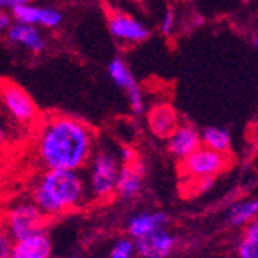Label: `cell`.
Here are the masks:
<instances>
[{
	"instance_id": "f546056e",
	"label": "cell",
	"mask_w": 258,
	"mask_h": 258,
	"mask_svg": "<svg viewBox=\"0 0 258 258\" xmlns=\"http://www.w3.org/2000/svg\"><path fill=\"white\" fill-rule=\"evenodd\" d=\"M70 258H82V256H79V255H72Z\"/></svg>"
},
{
	"instance_id": "7402d4cb",
	"label": "cell",
	"mask_w": 258,
	"mask_h": 258,
	"mask_svg": "<svg viewBox=\"0 0 258 258\" xmlns=\"http://www.w3.org/2000/svg\"><path fill=\"white\" fill-rule=\"evenodd\" d=\"M175 23H176L175 13L172 10H167L161 19V31L166 36H170L175 30Z\"/></svg>"
},
{
	"instance_id": "7c38bea8",
	"label": "cell",
	"mask_w": 258,
	"mask_h": 258,
	"mask_svg": "<svg viewBox=\"0 0 258 258\" xmlns=\"http://www.w3.org/2000/svg\"><path fill=\"white\" fill-rule=\"evenodd\" d=\"M201 146V135L192 124H179L167 138V150L176 159H184Z\"/></svg>"
},
{
	"instance_id": "83f0119b",
	"label": "cell",
	"mask_w": 258,
	"mask_h": 258,
	"mask_svg": "<svg viewBox=\"0 0 258 258\" xmlns=\"http://www.w3.org/2000/svg\"><path fill=\"white\" fill-rule=\"evenodd\" d=\"M246 233H252V235H258V217H256V218L249 224V227H247Z\"/></svg>"
},
{
	"instance_id": "6da1fadb",
	"label": "cell",
	"mask_w": 258,
	"mask_h": 258,
	"mask_svg": "<svg viewBox=\"0 0 258 258\" xmlns=\"http://www.w3.org/2000/svg\"><path fill=\"white\" fill-rule=\"evenodd\" d=\"M96 143L95 132L84 121L68 114H50L37 127L36 153L45 170L81 172Z\"/></svg>"
},
{
	"instance_id": "3957f363",
	"label": "cell",
	"mask_w": 258,
	"mask_h": 258,
	"mask_svg": "<svg viewBox=\"0 0 258 258\" xmlns=\"http://www.w3.org/2000/svg\"><path fill=\"white\" fill-rule=\"evenodd\" d=\"M121 159L108 147H101L96 143L90 161L87 162L85 189L87 198L93 201H104L114 195L116 182H118Z\"/></svg>"
},
{
	"instance_id": "ffe728a7",
	"label": "cell",
	"mask_w": 258,
	"mask_h": 258,
	"mask_svg": "<svg viewBox=\"0 0 258 258\" xmlns=\"http://www.w3.org/2000/svg\"><path fill=\"white\" fill-rule=\"evenodd\" d=\"M133 255H135V243L128 238H122L113 244L108 258H133Z\"/></svg>"
},
{
	"instance_id": "5b68a950",
	"label": "cell",
	"mask_w": 258,
	"mask_h": 258,
	"mask_svg": "<svg viewBox=\"0 0 258 258\" xmlns=\"http://www.w3.org/2000/svg\"><path fill=\"white\" fill-rule=\"evenodd\" d=\"M0 107L8 118L20 125L37 121V107L28 93L14 82H0Z\"/></svg>"
},
{
	"instance_id": "2e32d148",
	"label": "cell",
	"mask_w": 258,
	"mask_h": 258,
	"mask_svg": "<svg viewBox=\"0 0 258 258\" xmlns=\"http://www.w3.org/2000/svg\"><path fill=\"white\" fill-rule=\"evenodd\" d=\"M141 189H143V172L138 167V161L122 164L114 194L124 200H132L139 195Z\"/></svg>"
},
{
	"instance_id": "277c9868",
	"label": "cell",
	"mask_w": 258,
	"mask_h": 258,
	"mask_svg": "<svg viewBox=\"0 0 258 258\" xmlns=\"http://www.w3.org/2000/svg\"><path fill=\"white\" fill-rule=\"evenodd\" d=\"M232 164L229 153H220L200 146L194 153L179 161V173L184 179L215 178Z\"/></svg>"
},
{
	"instance_id": "30bf717a",
	"label": "cell",
	"mask_w": 258,
	"mask_h": 258,
	"mask_svg": "<svg viewBox=\"0 0 258 258\" xmlns=\"http://www.w3.org/2000/svg\"><path fill=\"white\" fill-rule=\"evenodd\" d=\"M135 252L141 258H167L176 244V237L166 227H161L149 235L136 238Z\"/></svg>"
},
{
	"instance_id": "ac0fdd59",
	"label": "cell",
	"mask_w": 258,
	"mask_h": 258,
	"mask_svg": "<svg viewBox=\"0 0 258 258\" xmlns=\"http://www.w3.org/2000/svg\"><path fill=\"white\" fill-rule=\"evenodd\" d=\"M256 217H258V198L240 201L237 204H233L227 212V218L232 226H246L252 223Z\"/></svg>"
},
{
	"instance_id": "5bb4252c",
	"label": "cell",
	"mask_w": 258,
	"mask_h": 258,
	"mask_svg": "<svg viewBox=\"0 0 258 258\" xmlns=\"http://www.w3.org/2000/svg\"><path fill=\"white\" fill-rule=\"evenodd\" d=\"M147 121H149V127L152 133L164 139H167L169 135L181 124L178 111L170 104L153 105L149 111Z\"/></svg>"
},
{
	"instance_id": "52a82bcc",
	"label": "cell",
	"mask_w": 258,
	"mask_h": 258,
	"mask_svg": "<svg viewBox=\"0 0 258 258\" xmlns=\"http://www.w3.org/2000/svg\"><path fill=\"white\" fill-rule=\"evenodd\" d=\"M108 30L122 45H138L147 40L150 34L143 22L124 11H111L108 14Z\"/></svg>"
},
{
	"instance_id": "cb8c5ba5",
	"label": "cell",
	"mask_w": 258,
	"mask_h": 258,
	"mask_svg": "<svg viewBox=\"0 0 258 258\" xmlns=\"http://www.w3.org/2000/svg\"><path fill=\"white\" fill-rule=\"evenodd\" d=\"M30 0H0V11H13L19 5H23Z\"/></svg>"
},
{
	"instance_id": "e0dca14e",
	"label": "cell",
	"mask_w": 258,
	"mask_h": 258,
	"mask_svg": "<svg viewBox=\"0 0 258 258\" xmlns=\"http://www.w3.org/2000/svg\"><path fill=\"white\" fill-rule=\"evenodd\" d=\"M201 146L220 153L230 152V133L223 127H207L201 133Z\"/></svg>"
},
{
	"instance_id": "9a60e30c",
	"label": "cell",
	"mask_w": 258,
	"mask_h": 258,
	"mask_svg": "<svg viewBox=\"0 0 258 258\" xmlns=\"http://www.w3.org/2000/svg\"><path fill=\"white\" fill-rule=\"evenodd\" d=\"M167 215L158 210H150V212H139L128 218L127 221V232L132 238H141L149 233L166 227Z\"/></svg>"
},
{
	"instance_id": "484cf974",
	"label": "cell",
	"mask_w": 258,
	"mask_h": 258,
	"mask_svg": "<svg viewBox=\"0 0 258 258\" xmlns=\"http://www.w3.org/2000/svg\"><path fill=\"white\" fill-rule=\"evenodd\" d=\"M10 138V133H8V125L5 122V119L0 116V149H2L5 144H7V141Z\"/></svg>"
},
{
	"instance_id": "4316f807",
	"label": "cell",
	"mask_w": 258,
	"mask_h": 258,
	"mask_svg": "<svg viewBox=\"0 0 258 258\" xmlns=\"http://www.w3.org/2000/svg\"><path fill=\"white\" fill-rule=\"evenodd\" d=\"M11 25V16H8L5 11H0V33L7 31Z\"/></svg>"
},
{
	"instance_id": "9c48e42d",
	"label": "cell",
	"mask_w": 258,
	"mask_h": 258,
	"mask_svg": "<svg viewBox=\"0 0 258 258\" xmlns=\"http://www.w3.org/2000/svg\"><path fill=\"white\" fill-rule=\"evenodd\" d=\"M11 16L14 22L28 23V25L37 27V28H46L54 30L60 27L63 20V16L59 10L43 5H34L31 2H27L23 5H19L11 11Z\"/></svg>"
},
{
	"instance_id": "f1b7e54d",
	"label": "cell",
	"mask_w": 258,
	"mask_h": 258,
	"mask_svg": "<svg viewBox=\"0 0 258 258\" xmlns=\"http://www.w3.org/2000/svg\"><path fill=\"white\" fill-rule=\"evenodd\" d=\"M253 46H255V50L258 51V33L253 36Z\"/></svg>"
},
{
	"instance_id": "ba28073f",
	"label": "cell",
	"mask_w": 258,
	"mask_h": 258,
	"mask_svg": "<svg viewBox=\"0 0 258 258\" xmlns=\"http://www.w3.org/2000/svg\"><path fill=\"white\" fill-rule=\"evenodd\" d=\"M108 75L111 78V81L118 85L121 90H124L127 93L128 98V104L130 108L135 114L141 116L144 113V96L143 91H141L139 85L136 84L132 70L128 68V65L125 63V60L116 57L108 63Z\"/></svg>"
},
{
	"instance_id": "4fadbf2b",
	"label": "cell",
	"mask_w": 258,
	"mask_h": 258,
	"mask_svg": "<svg viewBox=\"0 0 258 258\" xmlns=\"http://www.w3.org/2000/svg\"><path fill=\"white\" fill-rule=\"evenodd\" d=\"M7 39L33 54H39L46 48V39L40 28L28 25V23H11L10 28L7 30Z\"/></svg>"
},
{
	"instance_id": "8992f818",
	"label": "cell",
	"mask_w": 258,
	"mask_h": 258,
	"mask_svg": "<svg viewBox=\"0 0 258 258\" xmlns=\"http://www.w3.org/2000/svg\"><path fill=\"white\" fill-rule=\"evenodd\" d=\"M45 218L46 217L34 203H20L8 210L5 217V230L14 241L42 230Z\"/></svg>"
},
{
	"instance_id": "603a6c76",
	"label": "cell",
	"mask_w": 258,
	"mask_h": 258,
	"mask_svg": "<svg viewBox=\"0 0 258 258\" xmlns=\"http://www.w3.org/2000/svg\"><path fill=\"white\" fill-rule=\"evenodd\" d=\"M11 246H13V238L8 235L5 227H0V258H8Z\"/></svg>"
},
{
	"instance_id": "d4e9b609",
	"label": "cell",
	"mask_w": 258,
	"mask_h": 258,
	"mask_svg": "<svg viewBox=\"0 0 258 258\" xmlns=\"http://www.w3.org/2000/svg\"><path fill=\"white\" fill-rule=\"evenodd\" d=\"M119 159L122 161V164H132V162H136V153H135V150H133V149H130V147H124V149H121Z\"/></svg>"
},
{
	"instance_id": "d6986e66",
	"label": "cell",
	"mask_w": 258,
	"mask_h": 258,
	"mask_svg": "<svg viewBox=\"0 0 258 258\" xmlns=\"http://www.w3.org/2000/svg\"><path fill=\"white\" fill-rule=\"evenodd\" d=\"M238 258H258V235L246 233L238 246Z\"/></svg>"
},
{
	"instance_id": "44dd1931",
	"label": "cell",
	"mask_w": 258,
	"mask_h": 258,
	"mask_svg": "<svg viewBox=\"0 0 258 258\" xmlns=\"http://www.w3.org/2000/svg\"><path fill=\"white\" fill-rule=\"evenodd\" d=\"M215 178H195V179H185L187 194L189 195H200L207 192L214 185Z\"/></svg>"
},
{
	"instance_id": "8fae6325",
	"label": "cell",
	"mask_w": 258,
	"mask_h": 258,
	"mask_svg": "<svg viewBox=\"0 0 258 258\" xmlns=\"http://www.w3.org/2000/svg\"><path fill=\"white\" fill-rule=\"evenodd\" d=\"M51 252V240L42 229L31 235L14 240L8 258H50Z\"/></svg>"
},
{
	"instance_id": "7a4b0ae2",
	"label": "cell",
	"mask_w": 258,
	"mask_h": 258,
	"mask_svg": "<svg viewBox=\"0 0 258 258\" xmlns=\"http://www.w3.org/2000/svg\"><path fill=\"white\" fill-rule=\"evenodd\" d=\"M87 201L85 179L76 170H45L33 189V203L45 217L63 215Z\"/></svg>"
}]
</instances>
